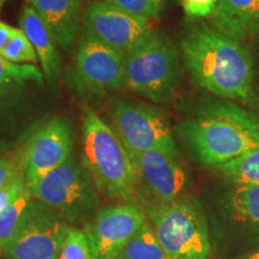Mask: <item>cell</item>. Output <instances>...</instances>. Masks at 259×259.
I'll list each match as a JSON object with an SVG mask.
<instances>
[{
	"mask_svg": "<svg viewBox=\"0 0 259 259\" xmlns=\"http://www.w3.org/2000/svg\"><path fill=\"white\" fill-rule=\"evenodd\" d=\"M180 51L187 72L200 88L227 100H250L254 59L244 42L212 24H198L180 38Z\"/></svg>",
	"mask_w": 259,
	"mask_h": 259,
	"instance_id": "1",
	"label": "cell"
},
{
	"mask_svg": "<svg viewBox=\"0 0 259 259\" xmlns=\"http://www.w3.org/2000/svg\"><path fill=\"white\" fill-rule=\"evenodd\" d=\"M177 134L208 166H220L259 148L257 118L228 101L204 103L194 118L177 126Z\"/></svg>",
	"mask_w": 259,
	"mask_h": 259,
	"instance_id": "2",
	"label": "cell"
},
{
	"mask_svg": "<svg viewBox=\"0 0 259 259\" xmlns=\"http://www.w3.org/2000/svg\"><path fill=\"white\" fill-rule=\"evenodd\" d=\"M80 111L83 166L97 189L115 198L130 199L139 176L127 149L92 107L82 105Z\"/></svg>",
	"mask_w": 259,
	"mask_h": 259,
	"instance_id": "3",
	"label": "cell"
},
{
	"mask_svg": "<svg viewBox=\"0 0 259 259\" xmlns=\"http://www.w3.org/2000/svg\"><path fill=\"white\" fill-rule=\"evenodd\" d=\"M95 183L72 154L60 167L28 186L35 199L63 216L65 221L83 223L99 205Z\"/></svg>",
	"mask_w": 259,
	"mask_h": 259,
	"instance_id": "4",
	"label": "cell"
},
{
	"mask_svg": "<svg viewBox=\"0 0 259 259\" xmlns=\"http://www.w3.org/2000/svg\"><path fill=\"white\" fill-rule=\"evenodd\" d=\"M153 228L171 259H209L208 226L192 200L161 202L150 210Z\"/></svg>",
	"mask_w": 259,
	"mask_h": 259,
	"instance_id": "5",
	"label": "cell"
},
{
	"mask_svg": "<svg viewBox=\"0 0 259 259\" xmlns=\"http://www.w3.org/2000/svg\"><path fill=\"white\" fill-rule=\"evenodd\" d=\"M178 77L177 51L164 35L154 32L126 56V83L151 101L166 102L176 89Z\"/></svg>",
	"mask_w": 259,
	"mask_h": 259,
	"instance_id": "6",
	"label": "cell"
},
{
	"mask_svg": "<svg viewBox=\"0 0 259 259\" xmlns=\"http://www.w3.org/2000/svg\"><path fill=\"white\" fill-rule=\"evenodd\" d=\"M114 131L128 154L158 151L179 158L169 122L158 109L115 99L112 103Z\"/></svg>",
	"mask_w": 259,
	"mask_h": 259,
	"instance_id": "7",
	"label": "cell"
},
{
	"mask_svg": "<svg viewBox=\"0 0 259 259\" xmlns=\"http://www.w3.org/2000/svg\"><path fill=\"white\" fill-rule=\"evenodd\" d=\"M67 229L63 216L32 198L5 252L9 259H59Z\"/></svg>",
	"mask_w": 259,
	"mask_h": 259,
	"instance_id": "8",
	"label": "cell"
},
{
	"mask_svg": "<svg viewBox=\"0 0 259 259\" xmlns=\"http://www.w3.org/2000/svg\"><path fill=\"white\" fill-rule=\"evenodd\" d=\"M73 128L69 119L54 116L32 134L19 157L28 186L60 167L73 153Z\"/></svg>",
	"mask_w": 259,
	"mask_h": 259,
	"instance_id": "9",
	"label": "cell"
},
{
	"mask_svg": "<svg viewBox=\"0 0 259 259\" xmlns=\"http://www.w3.org/2000/svg\"><path fill=\"white\" fill-rule=\"evenodd\" d=\"M74 82L90 92L120 88L126 83V57L80 29L74 54Z\"/></svg>",
	"mask_w": 259,
	"mask_h": 259,
	"instance_id": "10",
	"label": "cell"
},
{
	"mask_svg": "<svg viewBox=\"0 0 259 259\" xmlns=\"http://www.w3.org/2000/svg\"><path fill=\"white\" fill-rule=\"evenodd\" d=\"M82 22V29L125 57L155 32L149 19L100 2L87 5Z\"/></svg>",
	"mask_w": 259,
	"mask_h": 259,
	"instance_id": "11",
	"label": "cell"
},
{
	"mask_svg": "<svg viewBox=\"0 0 259 259\" xmlns=\"http://www.w3.org/2000/svg\"><path fill=\"white\" fill-rule=\"evenodd\" d=\"M143 209L136 203L108 206L85 227L96 259H116L126 244L147 223Z\"/></svg>",
	"mask_w": 259,
	"mask_h": 259,
	"instance_id": "12",
	"label": "cell"
},
{
	"mask_svg": "<svg viewBox=\"0 0 259 259\" xmlns=\"http://www.w3.org/2000/svg\"><path fill=\"white\" fill-rule=\"evenodd\" d=\"M139 178L161 202L179 199L185 191L189 177L178 158L158 151L130 154Z\"/></svg>",
	"mask_w": 259,
	"mask_h": 259,
	"instance_id": "13",
	"label": "cell"
},
{
	"mask_svg": "<svg viewBox=\"0 0 259 259\" xmlns=\"http://www.w3.org/2000/svg\"><path fill=\"white\" fill-rule=\"evenodd\" d=\"M32 8L58 46L72 50L82 29V0H35Z\"/></svg>",
	"mask_w": 259,
	"mask_h": 259,
	"instance_id": "14",
	"label": "cell"
},
{
	"mask_svg": "<svg viewBox=\"0 0 259 259\" xmlns=\"http://www.w3.org/2000/svg\"><path fill=\"white\" fill-rule=\"evenodd\" d=\"M18 22L36 52L45 79L50 84H56L60 77V57L57 50L58 45L46 24L32 6H25L22 10Z\"/></svg>",
	"mask_w": 259,
	"mask_h": 259,
	"instance_id": "15",
	"label": "cell"
},
{
	"mask_svg": "<svg viewBox=\"0 0 259 259\" xmlns=\"http://www.w3.org/2000/svg\"><path fill=\"white\" fill-rule=\"evenodd\" d=\"M211 24L223 34L244 42L259 25V0H218Z\"/></svg>",
	"mask_w": 259,
	"mask_h": 259,
	"instance_id": "16",
	"label": "cell"
},
{
	"mask_svg": "<svg viewBox=\"0 0 259 259\" xmlns=\"http://www.w3.org/2000/svg\"><path fill=\"white\" fill-rule=\"evenodd\" d=\"M28 83L42 85L45 76L32 64H14L0 56V100L11 95Z\"/></svg>",
	"mask_w": 259,
	"mask_h": 259,
	"instance_id": "17",
	"label": "cell"
},
{
	"mask_svg": "<svg viewBox=\"0 0 259 259\" xmlns=\"http://www.w3.org/2000/svg\"><path fill=\"white\" fill-rule=\"evenodd\" d=\"M116 259H171L158 241L156 233L149 223L130 240Z\"/></svg>",
	"mask_w": 259,
	"mask_h": 259,
	"instance_id": "18",
	"label": "cell"
},
{
	"mask_svg": "<svg viewBox=\"0 0 259 259\" xmlns=\"http://www.w3.org/2000/svg\"><path fill=\"white\" fill-rule=\"evenodd\" d=\"M32 198L34 197L28 187L15 202L0 212V248L5 250L15 238Z\"/></svg>",
	"mask_w": 259,
	"mask_h": 259,
	"instance_id": "19",
	"label": "cell"
},
{
	"mask_svg": "<svg viewBox=\"0 0 259 259\" xmlns=\"http://www.w3.org/2000/svg\"><path fill=\"white\" fill-rule=\"evenodd\" d=\"M219 170L233 183L259 185V148L248 151L234 160L218 166Z\"/></svg>",
	"mask_w": 259,
	"mask_h": 259,
	"instance_id": "20",
	"label": "cell"
},
{
	"mask_svg": "<svg viewBox=\"0 0 259 259\" xmlns=\"http://www.w3.org/2000/svg\"><path fill=\"white\" fill-rule=\"evenodd\" d=\"M233 215L240 221L259 223V185L242 184L231 194Z\"/></svg>",
	"mask_w": 259,
	"mask_h": 259,
	"instance_id": "21",
	"label": "cell"
},
{
	"mask_svg": "<svg viewBox=\"0 0 259 259\" xmlns=\"http://www.w3.org/2000/svg\"><path fill=\"white\" fill-rule=\"evenodd\" d=\"M59 259H96L95 252L85 232L69 227Z\"/></svg>",
	"mask_w": 259,
	"mask_h": 259,
	"instance_id": "22",
	"label": "cell"
},
{
	"mask_svg": "<svg viewBox=\"0 0 259 259\" xmlns=\"http://www.w3.org/2000/svg\"><path fill=\"white\" fill-rule=\"evenodd\" d=\"M4 59L11 61L14 64H36L38 61L37 54L32 47L31 42L29 41L27 35L22 29L16 30L6 47L0 54Z\"/></svg>",
	"mask_w": 259,
	"mask_h": 259,
	"instance_id": "23",
	"label": "cell"
},
{
	"mask_svg": "<svg viewBox=\"0 0 259 259\" xmlns=\"http://www.w3.org/2000/svg\"><path fill=\"white\" fill-rule=\"evenodd\" d=\"M124 10L142 18H157L164 6V0H95Z\"/></svg>",
	"mask_w": 259,
	"mask_h": 259,
	"instance_id": "24",
	"label": "cell"
},
{
	"mask_svg": "<svg viewBox=\"0 0 259 259\" xmlns=\"http://www.w3.org/2000/svg\"><path fill=\"white\" fill-rule=\"evenodd\" d=\"M23 177L21 157L12 155H3L0 156V189L14 183L15 180Z\"/></svg>",
	"mask_w": 259,
	"mask_h": 259,
	"instance_id": "25",
	"label": "cell"
},
{
	"mask_svg": "<svg viewBox=\"0 0 259 259\" xmlns=\"http://www.w3.org/2000/svg\"><path fill=\"white\" fill-rule=\"evenodd\" d=\"M184 12L191 19L212 17L218 0H180Z\"/></svg>",
	"mask_w": 259,
	"mask_h": 259,
	"instance_id": "26",
	"label": "cell"
},
{
	"mask_svg": "<svg viewBox=\"0 0 259 259\" xmlns=\"http://www.w3.org/2000/svg\"><path fill=\"white\" fill-rule=\"evenodd\" d=\"M28 189L24 178H19L14 183L9 184L8 186L0 189V212L8 208V206Z\"/></svg>",
	"mask_w": 259,
	"mask_h": 259,
	"instance_id": "27",
	"label": "cell"
},
{
	"mask_svg": "<svg viewBox=\"0 0 259 259\" xmlns=\"http://www.w3.org/2000/svg\"><path fill=\"white\" fill-rule=\"evenodd\" d=\"M16 30H17V28L11 27V25L0 21V54H2L3 50H4L6 45L9 44V41L11 40L12 36L15 35Z\"/></svg>",
	"mask_w": 259,
	"mask_h": 259,
	"instance_id": "28",
	"label": "cell"
},
{
	"mask_svg": "<svg viewBox=\"0 0 259 259\" xmlns=\"http://www.w3.org/2000/svg\"><path fill=\"white\" fill-rule=\"evenodd\" d=\"M251 103V112L253 113L257 120L259 121V89L254 88L253 92L251 94L250 100H248Z\"/></svg>",
	"mask_w": 259,
	"mask_h": 259,
	"instance_id": "29",
	"label": "cell"
},
{
	"mask_svg": "<svg viewBox=\"0 0 259 259\" xmlns=\"http://www.w3.org/2000/svg\"><path fill=\"white\" fill-rule=\"evenodd\" d=\"M250 41L252 45V51H251L252 56H254L259 61V25L258 28L253 31V34L250 36Z\"/></svg>",
	"mask_w": 259,
	"mask_h": 259,
	"instance_id": "30",
	"label": "cell"
},
{
	"mask_svg": "<svg viewBox=\"0 0 259 259\" xmlns=\"http://www.w3.org/2000/svg\"><path fill=\"white\" fill-rule=\"evenodd\" d=\"M248 259H259V252H255V253L251 254L250 257H248Z\"/></svg>",
	"mask_w": 259,
	"mask_h": 259,
	"instance_id": "31",
	"label": "cell"
},
{
	"mask_svg": "<svg viewBox=\"0 0 259 259\" xmlns=\"http://www.w3.org/2000/svg\"><path fill=\"white\" fill-rule=\"evenodd\" d=\"M5 2H6V0H0V10H2V8H3V6H4V4H5Z\"/></svg>",
	"mask_w": 259,
	"mask_h": 259,
	"instance_id": "32",
	"label": "cell"
},
{
	"mask_svg": "<svg viewBox=\"0 0 259 259\" xmlns=\"http://www.w3.org/2000/svg\"><path fill=\"white\" fill-rule=\"evenodd\" d=\"M28 2H31V3H34V2H35V0H28Z\"/></svg>",
	"mask_w": 259,
	"mask_h": 259,
	"instance_id": "33",
	"label": "cell"
}]
</instances>
